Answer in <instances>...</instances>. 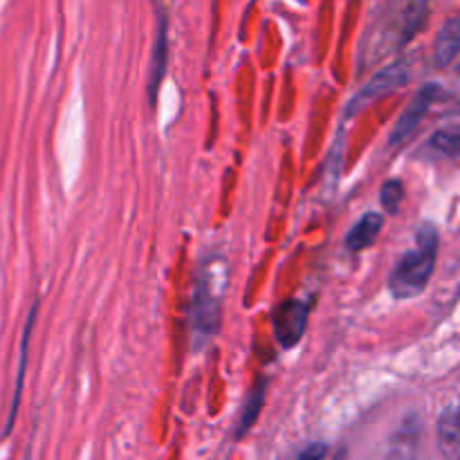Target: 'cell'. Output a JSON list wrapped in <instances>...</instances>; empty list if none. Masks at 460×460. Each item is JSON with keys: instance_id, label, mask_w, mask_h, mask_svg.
<instances>
[{"instance_id": "obj_17", "label": "cell", "mask_w": 460, "mask_h": 460, "mask_svg": "<svg viewBox=\"0 0 460 460\" xmlns=\"http://www.w3.org/2000/svg\"><path fill=\"white\" fill-rule=\"evenodd\" d=\"M332 460H346V452H344V449H340V452H337L335 456H332Z\"/></svg>"}, {"instance_id": "obj_10", "label": "cell", "mask_w": 460, "mask_h": 460, "mask_svg": "<svg viewBox=\"0 0 460 460\" xmlns=\"http://www.w3.org/2000/svg\"><path fill=\"white\" fill-rule=\"evenodd\" d=\"M385 227V216L377 214V211H367L353 227L346 234V250L349 252H362L371 245L377 238V234Z\"/></svg>"}, {"instance_id": "obj_15", "label": "cell", "mask_w": 460, "mask_h": 460, "mask_svg": "<svg viewBox=\"0 0 460 460\" xmlns=\"http://www.w3.org/2000/svg\"><path fill=\"white\" fill-rule=\"evenodd\" d=\"M402 200H404L402 180H398V178L386 180L380 189V202H382V207L386 209V214H398Z\"/></svg>"}, {"instance_id": "obj_8", "label": "cell", "mask_w": 460, "mask_h": 460, "mask_svg": "<svg viewBox=\"0 0 460 460\" xmlns=\"http://www.w3.org/2000/svg\"><path fill=\"white\" fill-rule=\"evenodd\" d=\"M420 436L422 422L420 418L411 413V416H407L400 422V427L391 436L386 460H416L418 447H420Z\"/></svg>"}, {"instance_id": "obj_9", "label": "cell", "mask_w": 460, "mask_h": 460, "mask_svg": "<svg viewBox=\"0 0 460 460\" xmlns=\"http://www.w3.org/2000/svg\"><path fill=\"white\" fill-rule=\"evenodd\" d=\"M438 447L447 460H460V398L452 400L438 416Z\"/></svg>"}, {"instance_id": "obj_16", "label": "cell", "mask_w": 460, "mask_h": 460, "mask_svg": "<svg viewBox=\"0 0 460 460\" xmlns=\"http://www.w3.org/2000/svg\"><path fill=\"white\" fill-rule=\"evenodd\" d=\"M328 454L326 443H310L308 447L301 449V454L295 460H323Z\"/></svg>"}, {"instance_id": "obj_2", "label": "cell", "mask_w": 460, "mask_h": 460, "mask_svg": "<svg viewBox=\"0 0 460 460\" xmlns=\"http://www.w3.org/2000/svg\"><path fill=\"white\" fill-rule=\"evenodd\" d=\"M436 256H438V232L434 225L427 223L418 229L416 247L395 263L389 277L391 295L395 299H413L422 295L434 274Z\"/></svg>"}, {"instance_id": "obj_1", "label": "cell", "mask_w": 460, "mask_h": 460, "mask_svg": "<svg viewBox=\"0 0 460 460\" xmlns=\"http://www.w3.org/2000/svg\"><path fill=\"white\" fill-rule=\"evenodd\" d=\"M425 3H409L402 4L395 13L389 16H377L371 22L362 39V48H359V67L373 66V63L382 61L386 54L394 49L402 48L411 36L422 27L427 16Z\"/></svg>"}, {"instance_id": "obj_6", "label": "cell", "mask_w": 460, "mask_h": 460, "mask_svg": "<svg viewBox=\"0 0 460 460\" xmlns=\"http://www.w3.org/2000/svg\"><path fill=\"white\" fill-rule=\"evenodd\" d=\"M436 94H438V85H434V84L422 85V88L418 90V94L413 97V102L409 103L407 111H404L402 115H400V119L395 121L394 130H391V135H389V146H400V144H402L404 139H407L409 135L418 128V124L422 121V117L427 115L429 106L434 103Z\"/></svg>"}, {"instance_id": "obj_4", "label": "cell", "mask_w": 460, "mask_h": 460, "mask_svg": "<svg viewBox=\"0 0 460 460\" xmlns=\"http://www.w3.org/2000/svg\"><path fill=\"white\" fill-rule=\"evenodd\" d=\"M409 81V67L407 63L400 58V61H394L391 66L382 67L380 72H376V75L371 76V79L367 81V84L362 85V88L358 90V93L353 94V99L349 102V115H353V112L362 111L364 106H368L371 102H377V99H382L385 94L394 93V90L402 88L404 84Z\"/></svg>"}, {"instance_id": "obj_14", "label": "cell", "mask_w": 460, "mask_h": 460, "mask_svg": "<svg viewBox=\"0 0 460 460\" xmlns=\"http://www.w3.org/2000/svg\"><path fill=\"white\" fill-rule=\"evenodd\" d=\"M429 146L443 155L460 157V126L436 130L429 139Z\"/></svg>"}, {"instance_id": "obj_12", "label": "cell", "mask_w": 460, "mask_h": 460, "mask_svg": "<svg viewBox=\"0 0 460 460\" xmlns=\"http://www.w3.org/2000/svg\"><path fill=\"white\" fill-rule=\"evenodd\" d=\"M265 394H268V380H265V377H259V380L252 385V389L247 391L245 404H243L241 418H238L236 425V438H243V436L254 427V422L259 420V413L265 402Z\"/></svg>"}, {"instance_id": "obj_5", "label": "cell", "mask_w": 460, "mask_h": 460, "mask_svg": "<svg viewBox=\"0 0 460 460\" xmlns=\"http://www.w3.org/2000/svg\"><path fill=\"white\" fill-rule=\"evenodd\" d=\"M310 305L301 299L283 301L272 314V331L281 349H295L308 328Z\"/></svg>"}, {"instance_id": "obj_3", "label": "cell", "mask_w": 460, "mask_h": 460, "mask_svg": "<svg viewBox=\"0 0 460 460\" xmlns=\"http://www.w3.org/2000/svg\"><path fill=\"white\" fill-rule=\"evenodd\" d=\"M223 290L216 286L214 272L205 270L198 277L196 290H193L191 305H189V323H191V337L196 349L211 340L220 328V314H223Z\"/></svg>"}, {"instance_id": "obj_11", "label": "cell", "mask_w": 460, "mask_h": 460, "mask_svg": "<svg viewBox=\"0 0 460 460\" xmlns=\"http://www.w3.org/2000/svg\"><path fill=\"white\" fill-rule=\"evenodd\" d=\"M460 52V16H452L443 27L434 43V63L438 67L449 66Z\"/></svg>"}, {"instance_id": "obj_7", "label": "cell", "mask_w": 460, "mask_h": 460, "mask_svg": "<svg viewBox=\"0 0 460 460\" xmlns=\"http://www.w3.org/2000/svg\"><path fill=\"white\" fill-rule=\"evenodd\" d=\"M169 22H166L164 9H157V22H155V39H153V52H151V67H148V97L151 103H155L157 88H160L162 79H164L166 70V52H169V31H166Z\"/></svg>"}, {"instance_id": "obj_13", "label": "cell", "mask_w": 460, "mask_h": 460, "mask_svg": "<svg viewBox=\"0 0 460 460\" xmlns=\"http://www.w3.org/2000/svg\"><path fill=\"white\" fill-rule=\"evenodd\" d=\"M34 319H36V304L31 305L30 317H27V323H25V331H22L21 359H18V373H16V389H13V400H12V409H9L4 434H9V429H12L13 418H16V411H18V402H21V389H22V380H25V367H27V349H30V335H31V328H34Z\"/></svg>"}]
</instances>
